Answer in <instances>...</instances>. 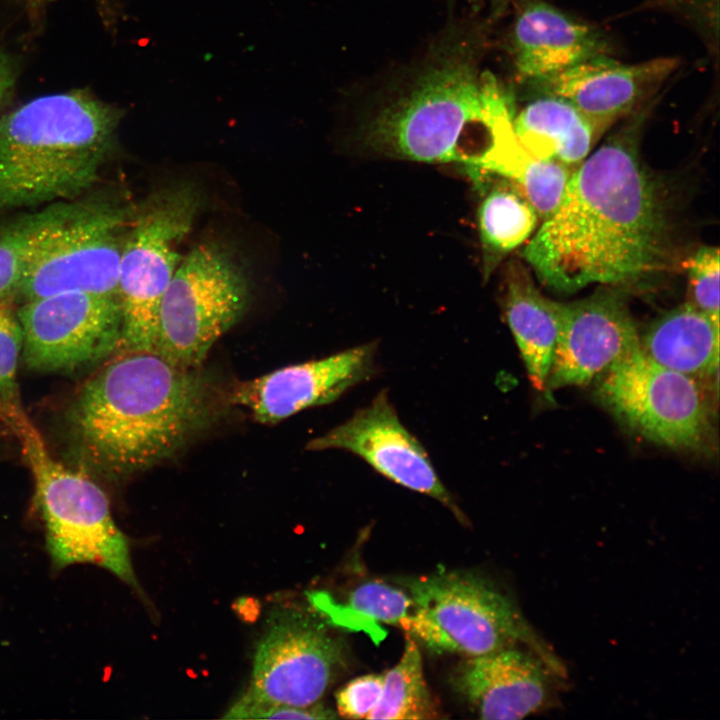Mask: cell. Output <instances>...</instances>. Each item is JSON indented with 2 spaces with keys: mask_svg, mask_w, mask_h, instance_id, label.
I'll return each instance as SVG.
<instances>
[{
  "mask_svg": "<svg viewBox=\"0 0 720 720\" xmlns=\"http://www.w3.org/2000/svg\"><path fill=\"white\" fill-rule=\"evenodd\" d=\"M654 102L626 117L573 171L560 204L526 244L523 257L543 285L561 293L622 288L674 265L667 199L639 149Z\"/></svg>",
  "mask_w": 720,
  "mask_h": 720,
  "instance_id": "obj_1",
  "label": "cell"
},
{
  "mask_svg": "<svg viewBox=\"0 0 720 720\" xmlns=\"http://www.w3.org/2000/svg\"><path fill=\"white\" fill-rule=\"evenodd\" d=\"M216 385L156 352L120 354L88 381L70 415L84 458L123 477L175 456L216 419Z\"/></svg>",
  "mask_w": 720,
  "mask_h": 720,
  "instance_id": "obj_2",
  "label": "cell"
},
{
  "mask_svg": "<svg viewBox=\"0 0 720 720\" xmlns=\"http://www.w3.org/2000/svg\"><path fill=\"white\" fill-rule=\"evenodd\" d=\"M124 112L88 89L34 98L0 117V212L89 192Z\"/></svg>",
  "mask_w": 720,
  "mask_h": 720,
  "instance_id": "obj_3",
  "label": "cell"
},
{
  "mask_svg": "<svg viewBox=\"0 0 720 720\" xmlns=\"http://www.w3.org/2000/svg\"><path fill=\"white\" fill-rule=\"evenodd\" d=\"M511 95L472 57L449 56L370 122L366 144L390 158L480 169L512 129Z\"/></svg>",
  "mask_w": 720,
  "mask_h": 720,
  "instance_id": "obj_4",
  "label": "cell"
},
{
  "mask_svg": "<svg viewBox=\"0 0 720 720\" xmlns=\"http://www.w3.org/2000/svg\"><path fill=\"white\" fill-rule=\"evenodd\" d=\"M112 192H87L9 220L0 242L19 258L16 296L84 291L118 299L122 249L135 214Z\"/></svg>",
  "mask_w": 720,
  "mask_h": 720,
  "instance_id": "obj_5",
  "label": "cell"
},
{
  "mask_svg": "<svg viewBox=\"0 0 720 720\" xmlns=\"http://www.w3.org/2000/svg\"><path fill=\"white\" fill-rule=\"evenodd\" d=\"M400 582L412 608L399 625L430 652L467 658L525 645L564 675L563 665L537 637L516 602L487 577L441 570Z\"/></svg>",
  "mask_w": 720,
  "mask_h": 720,
  "instance_id": "obj_6",
  "label": "cell"
},
{
  "mask_svg": "<svg viewBox=\"0 0 720 720\" xmlns=\"http://www.w3.org/2000/svg\"><path fill=\"white\" fill-rule=\"evenodd\" d=\"M14 434L33 472L52 567L95 565L137 588L129 543L105 492L83 473L55 461L29 419Z\"/></svg>",
  "mask_w": 720,
  "mask_h": 720,
  "instance_id": "obj_7",
  "label": "cell"
},
{
  "mask_svg": "<svg viewBox=\"0 0 720 720\" xmlns=\"http://www.w3.org/2000/svg\"><path fill=\"white\" fill-rule=\"evenodd\" d=\"M201 204L199 187L182 181L152 192L136 206L119 267L120 354L156 352L161 299Z\"/></svg>",
  "mask_w": 720,
  "mask_h": 720,
  "instance_id": "obj_8",
  "label": "cell"
},
{
  "mask_svg": "<svg viewBox=\"0 0 720 720\" xmlns=\"http://www.w3.org/2000/svg\"><path fill=\"white\" fill-rule=\"evenodd\" d=\"M250 280L236 253L218 240L183 256L161 299L156 353L199 368L214 343L244 315Z\"/></svg>",
  "mask_w": 720,
  "mask_h": 720,
  "instance_id": "obj_9",
  "label": "cell"
},
{
  "mask_svg": "<svg viewBox=\"0 0 720 720\" xmlns=\"http://www.w3.org/2000/svg\"><path fill=\"white\" fill-rule=\"evenodd\" d=\"M593 382L600 403L644 438L677 450L711 447L712 409L701 381L661 366L640 345Z\"/></svg>",
  "mask_w": 720,
  "mask_h": 720,
  "instance_id": "obj_10",
  "label": "cell"
},
{
  "mask_svg": "<svg viewBox=\"0 0 720 720\" xmlns=\"http://www.w3.org/2000/svg\"><path fill=\"white\" fill-rule=\"evenodd\" d=\"M26 366L38 372H74L117 350L118 299L84 291L28 300L16 312Z\"/></svg>",
  "mask_w": 720,
  "mask_h": 720,
  "instance_id": "obj_11",
  "label": "cell"
},
{
  "mask_svg": "<svg viewBox=\"0 0 720 720\" xmlns=\"http://www.w3.org/2000/svg\"><path fill=\"white\" fill-rule=\"evenodd\" d=\"M343 656L341 643L322 624L301 613H286L257 647L247 692L282 705L316 704Z\"/></svg>",
  "mask_w": 720,
  "mask_h": 720,
  "instance_id": "obj_12",
  "label": "cell"
},
{
  "mask_svg": "<svg viewBox=\"0 0 720 720\" xmlns=\"http://www.w3.org/2000/svg\"><path fill=\"white\" fill-rule=\"evenodd\" d=\"M307 450L341 449L407 489L428 495L465 523L463 512L441 482L421 443L401 423L386 391L344 423L311 439Z\"/></svg>",
  "mask_w": 720,
  "mask_h": 720,
  "instance_id": "obj_13",
  "label": "cell"
},
{
  "mask_svg": "<svg viewBox=\"0 0 720 720\" xmlns=\"http://www.w3.org/2000/svg\"><path fill=\"white\" fill-rule=\"evenodd\" d=\"M639 337L618 287L602 286L586 298L564 303L546 391L590 384L638 347Z\"/></svg>",
  "mask_w": 720,
  "mask_h": 720,
  "instance_id": "obj_14",
  "label": "cell"
},
{
  "mask_svg": "<svg viewBox=\"0 0 720 720\" xmlns=\"http://www.w3.org/2000/svg\"><path fill=\"white\" fill-rule=\"evenodd\" d=\"M377 344L359 345L325 358L289 365L237 384L230 404L247 408L255 421L276 424L329 404L376 372Z\"/></svg>",
  "mask_w": 720,
  "mask_h": 720,
  "instance_id": "obj_15",
  "label": "cell"
},
{
  "mask_svg": "<svg viewBox=\"0 0 720 720\" xmlns=\"http://www.w3.org/2000/svg\"><path fill=\"white\" fill-rule=\"evenodd\" d=\"M678 65L673 57L626 64L605 55L533 82L540 93L575 106L601 137L617 121L653 100Z\"/></svg>",
  "mask_w": 720,
  "mask_h": 720,
  "instance_id": "obj_16",
  "label": "cell"
},
{
  "mask_svg": "<svg viewBox=\"0 0 720 720\" xmlns=\"http://www.w3.org/2000/svg\"><path fill=\"white\" fill-rule=\"evenodd\" d=\"M554 675L537 653L513 646L465 658L452 684L479 718L517 720L552 706Z\"/></svg>",
  "mask_w": 720,
  "mask_h": 720,
  "instance_id": "obj_17",
  "label": "cell"
},
{
  "mask_svg": "<svg viewBox=\"0 0 720 720\" xmlns=\"http://www.w3.org/2000/svg\"><path fill=\"white\" fill-rule=\"evenodd\" d=\"M513 50L520 76L534 81L609 55L610 46L593 26L543 0H530L514 23Z\"/></svg>",
  "mask_w": 720,
  "mask_h": 720,
  "instance_id": "obj_18",
  "label": "cell"
},
{
  "mask_svg": "<svg viewBox=\"0 0 720 720\" xmlns=\"http://www.w3.org/2000/svg\"><path fill=\"white\" fill-rule=\"evenodd\" d=\"M503 310L531 384L546 392L564 303L544 296L527 267L513 260L504 273Z\"/></svg>",
  "mask_w": 720,
  "mask_h": 720,
  "instance_id": "obj_19",
  "label": "cell"
},
{
  "mask_svg": "<svg viewBox=\"0 0 720 720\" xmlns=\"http://www.w3.org/2000/svg\"><path fill=\"white\" fill-rule=\"evenodd\" d=\"M639 341L661 366L701 382L718 378L719 324L687 302L653 320Z\"/></svg>",
  "mask_w": 720,
  "mask_h": 720,
  "instance_id": "obj_20",
  "label": "cell"
},
{
  "mask_svg": "<svg viewBox=\"0 0 720 720\" xmlns=\"http://www.w3.org/2000/svg\"><path fill=\"white\" fill-rule=\"evenodd\" d=\"M513 131L533 157L575 170L599 140L592 123L567 100L541 93L514 115Z\"/></svg>",
  "mask_w": 720,
  "mask_h": 720,
  "instance_id": "obj_21",
  "label": "cell"
},
{
  "mask_svg": "<svg viewBox=\"0 0 720 720\" xmlns=\"http://www.w3.org/2000/svg\"><path fill=\"white\" fill-rule=\"evenodd\" d=\"M539 218L526 198L508 180L498 177L486 187L478 208V226L486 276L501 260L525 243Z\"/></svg>",
  "mask_w": 720,
  "mask_h": 720,
  "instance_id": "obj_22",
  "label": "cell"
},
{
  "mask_svg": "<svg viewBox=\"0 0 720 720\" xmlns=\"http://www.w3.org/2000/svg\"><path fill=\"white\" fill-rule=\"evenodd\" d=\"M309 599L335 625L365 632L376 642L384 636L380 624H399L412 608L407 592L376 581L358 586L344 605L324 593H311Z\"/></svg>",
  "mask_w": 720,
  "mask_h": 720,
  "instance_id": "obj_23",
  "label": "cell"
},
{
  "mask_svg": "<svg viewBox=\"0 0 720 720\" xmlns=\"http://www.w3.org/2000/svg\"><path fill=\"white\" fill-rule=\"evenodd\" d=\"M427 686L418 643L409 635L399 662L384 674L380 700L367 719L427 720L439 718Z\"/></svg>",
  "mask_w": 720,
  "mask_h": 720,
  "instance_id": "obj_24",
  "label": "cell"
},
{
  "mask_svg": "<svg viewBox=\"0 0 720 720\" xmlns=\"http://www.w3.org/2000/svg\"><path fill=\"white\" fill-rule=\"evenodd\" d=\"M23 335L17 314L7 301L0 303V421L12 432L28 418L17 386V365Z\"/></svg>",
  "mask_w": 720,
  "mask_h": 720,
  "instance_id": "obj_25",
  "label": "cell"
},
{
  "mask_svg": "<svg viewBox=\"0 0 720 720\" xmlns=\"http://www.w3.org/2000/svg\"><path fill=\"white\" fill-rule=\"evenodd\" d=\"M719 249L701 246L683 263L688 275L687 303L719 324Z\"/></svg>",
  "mask_w": 720,
  "mask_h": 720,
  "instance_id": "obj_26",
  "label": "cell"
},
{
  "mask_svg": "<svg viewBox=\"0 0 720 720\" xmlns=\"http://www.w3.org/2000/svg\"><path fill=\"white\" fill-rule=\"evenodd\" d=\"M338 715L321 703L289 706L255 697L246 692L224 715L225 719H335Z\"/></svg>",
  "mask_w": 720,
  "mask_h": 720,
  "instance_id": "obj_27",
  "label": "cell"
},
{
  "mask_svg": "<svg viewBox=\"0 0 720 720\" xmlns=\"http://www.w3.org/2000/svg\"><path fill=\"white\" fill-rule=\"evenodd\" d=\"M384 674H367L356 677L336 693L337 713L347 719H367L378 704Z\"/></svg>",
  "mask_w": 720,
  "mask_h": 720,
  "instance_id": "obj_28",
  "label": "cell"
},
{
  "mask_svg": "<svg viewBox=\"0 0 720 720\" xmlns=\"http://www.w3.org/2000/svg\"><path fill=\"white\" fill-rule=\"evenodd\" d=\"M20 279V262L15 252L0 242V301L16 296Z\"/></svg>",
  "mask_w": 720,
  "mask_h": 720,
  "instance_id": "obj_29",
  "label": "cell"
},
{
  "mask_svg": "<svg viewBox=\"0 0 720 720\" xmlns=\"http://www.w3.org/2000/svg\"><path fill=\"white\" fill-rule=\"evenodd\" d=\"M18 76L14 59L0 46V112L11 102Z\"/></svg>",
  "mask_w": 720,
  "mask_h": 720,
  "instance_id": "obj_30",
  "label": "cell"
}]
</instances>
